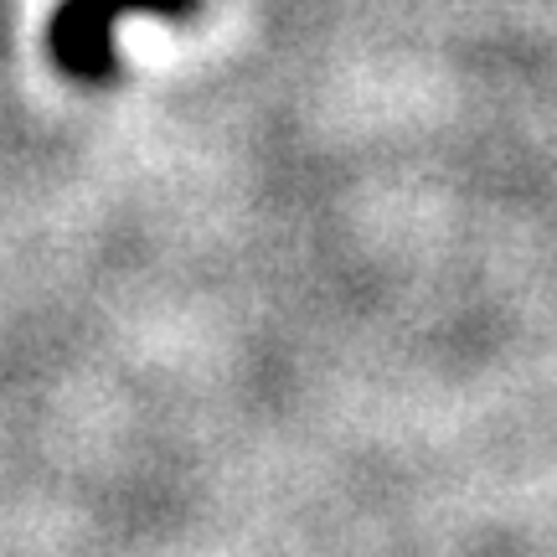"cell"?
Instances as JSON below:
<instances>
[{
  "instance_id": "6da1fadb",
  "label": "cell",
  "mask_w": 557,
  "mask_h": 557,
  "mask_svg": "<svg viewBox=\"0 0 557 557\" xmlns=\"http://www.w3.org/2000/svg\"><path fill=\"white\" fill-rule=\"evenodd\" d=\"M201 0H62L47 21V52L83 88L114 83L120 73V32L124 16H160V21H191Z\"/></svg>"
}]
</instances>
